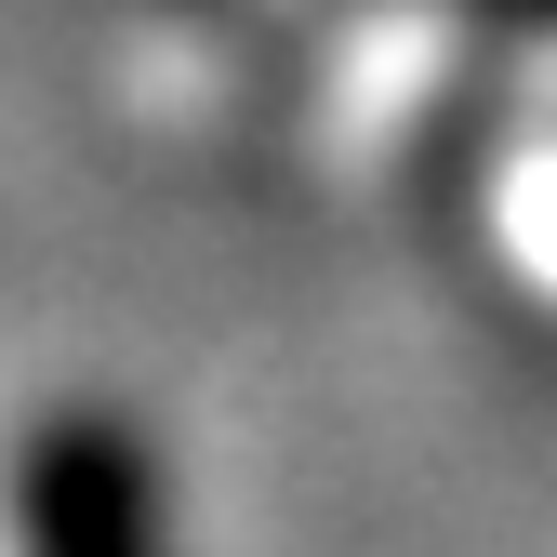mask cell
Instances as JSON below:
<instances>
[{"instance_id": "cell-1", "label": "cell", "mask_w": 557, "mask_h": 557, "mask_svg": "<svg viewBox=\"0 0 557 557\" xmlns=\"http://www.w3.org/2000/svg\"><path fill=\"white\" fill-rule=\"evenodd\" d=\"M173 505L107 398H40L0 451V557H160Z\"/></svg>"}, {"instance_id": "cell-2", "label": "cell", "mask_w": 557, "mask_h": 557, "mask_svg": "<svg viewBox=\"0 0 557 557\" xmlns=\"http://www.w3.org/2000/svg\"><path fill=\"white\" fill-rule=\"evenodd\" d=\"M505 239L557 278V120L531 133V147H518V173H505Z\"/></svg>"}]
</instances>
